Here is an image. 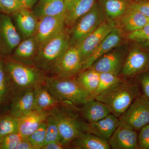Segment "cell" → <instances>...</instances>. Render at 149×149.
<instances>
[{
    "label": "cell",
    "mask_w": 149,
    "mask_h": 149,
    "mask_svg": "<svg viewBox=\"0 0 149 149\" xmlns=\"http://www.w3.org/2000/svg\"><path fill=\"white\" fill-rule=\"evenodd\" d=\"M106 18L116 21L124 14L130 4L127 0H99Z\"/></svg>",
    "instance_id": "484cf974"
},
{
    "label": "cell",
    "mask_w": 149,
    "mask_h": 149,
    "mask_svg": "<svg viewBox=\"0 0 149 149\" xmlns=\"http://www.w3.org/2000/svg\"><path fill=\"white\" fill-rule=\"evenodd\" d=\"M3 59L9 85L10 98L21 91L34 89L45 83L46 73L35 67L19 63L8 57Z\"/></svg>",
    "instance_id": "3957f363"
},
{
    "label": "cell",
    "mask_w": 149,
    "mask_h": 149,
    "mask_svg": "<svg viewBox=\"0 0 149 149\" xmlns=\"http://www.w3.org/2000/svg\"><path fill=\"white\" fill-rule=\"evenodd\" d=\"M39 45L34 36L24 39L8 56L15 61L30 66H34V61Z\"/></svg>",
    "instance_id": "2e32d148"
},
{
    "label": "cell",
    "mask_w": 149,
    "mask_h": 149,
    "mask_svg": "<svg viewBox=\"0 0 149 149\" xmlns=\"http://www.w3.org/2000/svg\"><path fill=\"white\" fill-rule=\"evenodd\" d=\"M65 28L64 15L44 17L38 19L33 36L40 46Z\"/></svg>",
    "instance_id": "8fae6325"
},
{
    "label": "cell",
    "mask_w": 149,
    "mask_h": 149,
    "mask_svg": "<svg viewBox=\"0 0 149 149\" xmlns=\"http://www.w3.org/2000/svg\"><path fill=\"white\" fill-rule=\"evenodd\" d=\"M128 7L138 11L148 18L149 17V2L133 3Z\"/></svg>",
    "instance_id": "74e56055"
},
{
    "label": "cell",
    "mask_w": 149,
    "mask_h": 149,
    "mask_svg": "<svg viewBox=\"0 0 149 149\" xmlns=\"http://www.w3.org/2000/svg\"><path fill=\"white\" fill-rule=\"evenodd\" d=\"M10 98V91L3 58L0 57V102Z\"/></svg>",
    "instance_id": "1f68e13d"
},
{
    "label": "cell",
    "mask_w": 149,
    "mask_h": 149,
    "mask_svg": "<svg viewBox=\"0 0 149 149\" xmlns=\"http://www.w3.org/2000/svg\"><path fill=\"white\" fill-rule=\"evenodd\" d=\"M140 43H141V45L142 47L149 50V40Z\"/></svg>",
    "instance_id": "7bdbcfd3"
},
{
    "label": "cell",
    "mask_w": 149,
    "mask_h": 149,
    "mask_svg": "<svg viewBox=\"0 0 149 149\" xmlns=\"http://www.w3.org/2000/svg\"><path fill=\"white\" fill-rule=\"evenodd\" d=\"M21 41L10 15L0 13V57L10 56Z\"/></svg>",
    "instance_id": "9c48e42d"
},
{
    "label": "cell",
    "mask_w": 149,
    "mask_h": 149,
    "mask_svg": "<svg viewBox=\"0 0 149 149\" xmlns=\"http://www.w3.org/2000/svg\"><path fill=\"white\" fill-rule=\"evenodd\" d=\"M149 55L138 47L131 49L126 55L119 76L132 77L148 69Z\"/></svg>",
    "instance_id": "4fadbf2b"
},
{
    "label": "cell",
    "mask_w": 149,
    "mask_h": 149,
    "mask_svg": "<svg viewBox=\"0 0 149 149\" xmlns=\"http://www.w3.org/2000/svg\"><path fill=\"white\" fill-rule=\"evenodd\" d=\"M23 137L19 132L6 136L0 141V149H17Z\"/></svg>",
    "instance_id": "836d02e7"
},
{
    "label": "cell",
    "mask_w": 149,
    "mask_h": 149,
    "mask_svg": "<svg viewBox=\"0 0 149 149\" xmlns=\"http://www.w3.org/2000/svg\"><path fill=\"white\" fill-rule=\"evenodd\" d=\"M65 8V0H40L32 11L39 19L46 16L64 15Z\"/></svg>",
    "instance_id": "603a6c76"
},
{
    "label": "cell",
    "mask_w": 149,
    "mask_h": 149,
    "mask_svg": "<svg viewBox=\"0 0 149 149\" xmlns=\"http://www.w3.org/2000/svg\"><path fill=\"white\" fill-rule=\"evenodd\" d=\"M19 132V118L11 114L0 118V141L11 133Z\"/></svg>",
    "instance_id": "f1b7e54d"
},
{
    "label": "cell",
    "mask_w": 149,
    "mask_h": 149,
    "mask_svg": "<svg viewBox=\"0 0 149 149\" xmlns=\"http://www.w3.org/2000/svg\"><path fill=\"white\" fill-rule=\"evenodd\" d=\"M46 123V137L44 145L52 142H61V137L57 123L51 113L47 118Z\"/></svg>",
    "instance_id": "4dcf8cb0"
},
{
    "label": "cell",
    "mask_w": 149,
    "mask_h": 149,
    "mask_svg": "<svg viewBox=\"0 0 149 149\" xmlns=\"http://www.w3.org/2000/svg\"><path fill=\"white\" fill-rule=\"evenodd\" d=\"M83 63L77 48L69 46L57 65L53 74L63 78L74 77L81 72Z\"/></svg>",
    "instance_id": "7c38bea8"
},
{
    "label": "cell",
    "mask_w": 149,
    "mask_h": 149,
    "mask_svg": "<svg viewBox=\"0 0 149 149\" xmlns=\"http://www.w3.org/2000/svg\"><path fill=\"white\" fill-rule=\"evenodd\" d=\"M148 23L149 24V17L148 18Z\"/></svg>",
    "instance_id": "f6af8a7d"
},
{
    "label": "cell",
    "mask_w": 149,
    "mask_h": 149,
    "mask_svg": "<svg viewBox=\"0 0 149 149\" xmlns=\"http://www.w3.org/2000/svg\"><path fill=\"white\" fill-rule=\"evenodd\" d=\"M25 8L30 9L33 8L37 0H18Z\"/></svg>",
    "instance_id": "b9f144b4"
},
{
    "label": "cell",
    "mask_w": 149,
    "mask_h": 149,
    "mask_svg": "<svg viewBox=\"0 0 149 149\" xmlns=\"http://www.w3.org/2000/svg\"><path fill=\"white\" fill-rule=\"evenodd\" d=\"M69 148L74 149H110L108 141L91 133H87L73 140Z\"/></svg>",
    "instance_id": "cb8c5ba5"
},
{
    "label": "cell",
    "mask_w": 149,
    "mask_h": 149,
    "mask_svg": "<svg viewBox=\"0 0 149 149\" xmlns=\"http://www.w3.org/2000/svg\"><path fill=\"white\" fill-rule=\"evenodd\" d=\"M34 90L21 91L11 98L10 114L19 118L35 110Z\"/></svg>",
    "instance_id": "9a60e30c"
},
{
    "label": "cell",
    "mask_w": 149,
    "mask_h": 149,
    "mask_svg": "<svg viewBox=\"0 0 149 149\" xmlns=\"http://www.w3.org/2000/svg\"><path fill=\"white\" fill-rule=\"evenodd\" d=\"M78 109L88 122L101 120L111 113L109 109L105 104L95 99L88 101Z\"/></svg>",
    "instance_id": "7402d4cb"
},
{
    "label": "cell",
    "mask_w": 149,
    "mask_h": 149,
    "mask_svg": "<svg viewBox=\"0 0 149 149\" xmlns=\"http://www.w3.org/2000/svg\"><path fill=\"white\" fill-rule=\"evenodd\" d=\"M50 112L57 123L61 142L68 148L74 139L89 133V122L81 114L78 108L71 103H60Z\"/></svg>",
    "instance_id": "6da1fadb"
},
{
    "label": "cell",
    "mask_w": 149,
    "mask_h": 149,
    "mask_svg": "<svg viewBox=\"0 0 149 149\" xmlns=\"http://www.w3.org/2000/svg\"><path fill=\"white\" fill-rule=\"evenodd\" d=\"M69 46V34L66 28L40 45L34 67L45 73H52Z\"/></svg>",
    "instance_id": "277c9868"
},
{
    "label": "cell",
    "mask_w": 149,
    "mask_h": 149,
    "mask_svg": "<svg viewBox=\"0 0 149 149\" xmlns=\"http://www.w3.org/2000/svg\"><path fill=\"white\" fill-rule=\"evenodd\" d=\"M35 110L49 111L61 103L52 95L45 83L35 88Z\"/></svg>",
    "instance_id": "4316f807"
},
{
    "label": "cell",
    "mask_w": 149,
    "mask_h": 149,
    "mask_svg": "<svg viewBox=\"0 0 149 149\" xmlns=\"http://www.w3.org/2000/svg\"><path fill=\"white\" fill-rule=\"evenodd\" d=\"M148 69L149 70V63L148 65Z\"/></svg>",
    "instance_id": "bcb514c9"
},
{
    "label": "cell",
    "mask_w": 149,
    "mask_h": 149,
    "mask_svg": "<svg viewBox=\"0 0 149 149\" xmlns=\"http://www.w3.org/2000/svg\"><path fill=\"white\" fill-rule=\"evenodd\" d=\"M68 149L66 146L63 145L60 141H55L44 145L41 149Z\"/></svg>",
    "instance_id": "ab89813d"
},
{
    "label": "cell",
    "mask_w": 149,
    "mask_h": 149,
    "mask_svg": "<svg viewBox=\"0 0 149 149\" xmlns=\"http://www.w3.org/2000/svg\"><path fill=\"white\" fill-rule=\"evenodd\" d=\"M96 0H65V23L69 32L75 22L95 4Z\"/></svg>",
    "instance_id": "5bb4252c"
},
{
    "label": "cell",
    "mask_w": 149,
    "mask_h": 149,
    "mask_svg": "<svg viewBox=\"0 0 149 149\" xmlns=\"http://www.w3.org/2000/svg\"><path fill=\"white\" fill-rule=\"evenodd\" d=\"M138 148L149 149V123L141 129L138 137Z\"/></svg>",
    "instance_id": "8d00e7d4"
},
{
    "label": "cell",
    "mask_w": 149,
    "mask_h": 149,
    "mask_svg": "<svg viewBox=\"0 0 149 149\" xmlns=\"http://www.w3.org/2000/svg\"><path fill=\"white\" fill-rule=\"evenodd\" d=\"M127 54L125 46H117L99 58L91 67L99 72H108L119 76Z\"/></svg>",
    "instance_id": "30bf717a"
},
{
    "label": "cell",
    "mask_w": 149,
    "mask_h": 149,
    "mask_svg": "<svg viewBox=\"0 0 149 149\" xmlns=\"http://www.w3.org/2000/svg\"><path fill=\"white\" fill-rule=\"evenodd\" d=\"M140 95L139 83L122 79L96 96L95 99L105 104L111 113L119 118Z\"/></svg>",
    "instance_id": "7a4b0ae2"
},
{
    "label": "cell",
    "mask_w": 149,
    "mask_h": 149,
    "mask_svg": "<svg viewBox=\"0 0 149 149\" xmlns=\"http://www.w3.org/2000/svg\"><path fill=\"white\" fill-rule=\"evenodd\" d=\"M105 19L101 7L96 3L89 11L77 20L69 31V46L76 47Z\"/></svg>",
    "instance_id": "8992f818"
},
{
    "label": "cell",
    "mask_w": 149,
    "mask_h": 149,
    "mask_svg": "<svg viewBox=\"0 0 149 149\" xmlns=\"http://www.w3.org/2000/svg\"><path fill=\"white\" fill-rule=\"evenodd\" d=\"M44 83L52 95L59 102H68L77 106L91 100V94L78 84L75 77L63 78L47 75Z\"/></svg>",
    "instance_id": "5b68a950"
},
{
    "label": "cell",
    "mask_w": 149,
    "mask_h": 149,
    "mask_svg": "<svg viewBox=\"0 0 149 149\" xmlns=\"http://www.w3.org/2000/svg\"><path fill=\"white\" fill-rule=\"evenodd\" d=\"M46 137V121L43 122L36 131L28 136V140L33 149H41L44 146Z\"/></svg>",
    "instance_id": "d6a6232c"
},
{
    "label": "cell",
    "mask_w": 149,
    "mask_h": 149,
    "mask_svg": "<svg viewBox=\"0 0 149 149\" xmlns=\"http://www.w3.org/2000/svg\"><path fill=\"white\" fill-rule=\"evenodd\" d=\"M111 149H138V137L136 130L119 125L108 141Z\"/></svg>",
    "instance_id": "ac0fdd59"
},
{
    "label": "cell",
    "mask_w": 149,
    "mask_h": 149,
    "mask_svg": "<svg viewBox=\"0 0 149 149\" xmlns=\"http://www.w3.org/2000/svg\"><path fill=\"white\" fill-rule=\"evenodd\" d=\"M0 13H5L6 12L4 10L3 8L1 5V3H0Z\"/></svg>",
    "instance_id": "ee69618b"
},
{
    "label": "cell",
    "mask_w": 149,
    "mask_h": 149,
    "mask_svg": "<svg viewBox=\"0 0 149 149\" xmlns=\"http://www.w3.org/2000/svg\"><path fill=\"white\" fill-rule=\"evenodd\" d=\"M0 3L6 14L10 15L26 8L18 0H0Z\"/></svg>",
    "instance_id": "d590c367"
},
{
    "label": "cell",
    "mask_w": 149,
    "mask_h": 149,
    "mask_svg": "<svg viewBox=\"0 0 149 149\" xmlns=\"http://www.w3.org/2000/svg\"><path fill=\"white\" fill-rule=\"evenodd\" d=\"M123 35L122 29L117 27L114 28L107 35L88 60L83 65L82 70L91 67L99 58L119 46L122 42Z\"/></svg>",
    "instance_id": "e0dca14e"
},
{
    "label": "cell",
    "mask_w": 149,
    "mask_h": 149,
    "mask_svg": "<svg viewBox=\"0 0 149 149\" xmlns=\"http://www.w3.org/2000/svg\"><path fill=\"white\" fill-rule=\"evenodd\" d=\"M17 149H33L27 137H24L19 144Z\"/></svg>",
    "instance_id": "60d3db41"
},
{
    "label": "cell",
    "mask_w": 149,
    "mask_h": 149,
    "mask_svg": "<svg viewBox=\"0 0 149 149\" xmlns=\"http://www.w3.org/2000/svg\"><path fill=\"white\" fill-rule=\"evenodd\" d=\"M100 80L98 85L95 92L91 95V100L95 99L96 96L114 84L122 80L119 76L108 72H99Z\"/></svg>",
    "instance_id": "f546056e"
},
{
    "label": "cell",
    "mask_w": 149,
    "mask_h": 149,
    "mask_svg": "<svg viewBox=\"0 0 149 149\" xmlns=\"http://www.w3.org/2000/svg\"><path fill=\"white\" fill-rule=\"evenodd\" d=\"M119 19L122 28L129 33L142 28L148 23V17L129 7Z\"/></svg>",
    "instance_id": "d4e9b609"
},
{
    "label": "cell",
    "mask_w": 149,
    "mask_h": 149,
    "mask_svg": "<svg viewBox=\"0 0 149 149\" xmlns=\"http://www.w3.org/2000/svg\"><path fill=\"white\" fill-rule=\"evenodd\" d=\"M50 114V110H34L19 118V133L28 137L39 128Z\"/></svg>",
    "instance_id": "d6986e66"
},
{
    "label": "cell",
    "mask_w": 149,
    "mask_h": 149,
    "mask_svg": "<svg viewBox=\"0 0 149 149\" xmlns=\"http://www.w3.org/2000/svg\"><path fill=\"white\" fill-rule=\"evenodd\" d=\"M128 40L141 43L149 40V24L134 32L128 33L126 36Z\"/></svg>",
    "instance_id": "e575fe53"
},
{
    "label": "cell",
    "mask_w": 149,
    "mask_h": 149,
    "mask_svg": "<svg viewBox=\"0 0 149 149\" xmlns=\"http://www.w3.org/2000/svg\"><path fill=\"white\" fill-rule=\"evenodd\" d=\"M17 28L24 39L33 36L38 19L29 9L24 8L13 15Z\"/></svg>",
    "instance_id": "44dd1931"
},
{
    "label": "cell",
    "mask_w": 149,
    "mask_h": 149,
    "mask_svg": "<svg viewBox=\"0 0 149 149\" xmlns=\"http://www.w3.org/2000/svg\"><path fill=\"white\" fill-rule=\"evenodd\" d=\"M75 79L84 90L92 95L98 85L100 73L90 67L79 72Z\"/></svg>",
    "instance_id": "83f0119b"
},
{
    "label": "cell",
    "mask_w": 149,
    "mask_h": 149,
    "mask_svg": "<svg viewBox=\"0 0 149 149\" xmlns=\"http://www.w3.org/2000/svg\"><path fill=\"white\" fill-rule=\"evenodd\" d=\"M119 125V118L110 113L101 120L89 122V133L108 141Z\"/></svg>",
    "instance_id": "ffe728a7"
},
{
    "label": "cell",
    "mask_w": 149,
    "mask_h": 149,
    "mask_svg": "<svg viewBox=\"0 0 149 149\" xmlns=\"http://www.w3.org/2000/svg\"><path fill=\"white\" fill-rule=\"evenodd\" d=\"M118 118L120 126L136 131L141 129L149 123V100L140 95Z\"/></svg>",
    "instance_id": "52a82bcc"
},
{
    "label": "cell",
    "mask_w": 149,
    "mask_h": 149,
    "mask_svg": "<svg viewBox=\"0 0 149 149\" xmlns=\"http://www.w3.org/2000/svg\"><path fill=\"white\" fill-rule=\"evenodd\" d=\"M116 27V22L105 19L76 47L83 65L109 34Z\"/></svg>",
    "instance_id": "ba28073f"
},
{
    "label": "cell",
    "mask_w": 149,
    "mask_h": 149,
    "mask_svg": "<svg viewBox=\"0 0 149 149\" xmlns=\"http://www.w3.org/2000/svg\"><path fill=\"white\" fill-rule=\"evenodd\" d=\"M140 82L144 95L149 100V72H144L141 74Z\"/></svg>",
    "instance_id": "f35d334b"
}]
</instances>
